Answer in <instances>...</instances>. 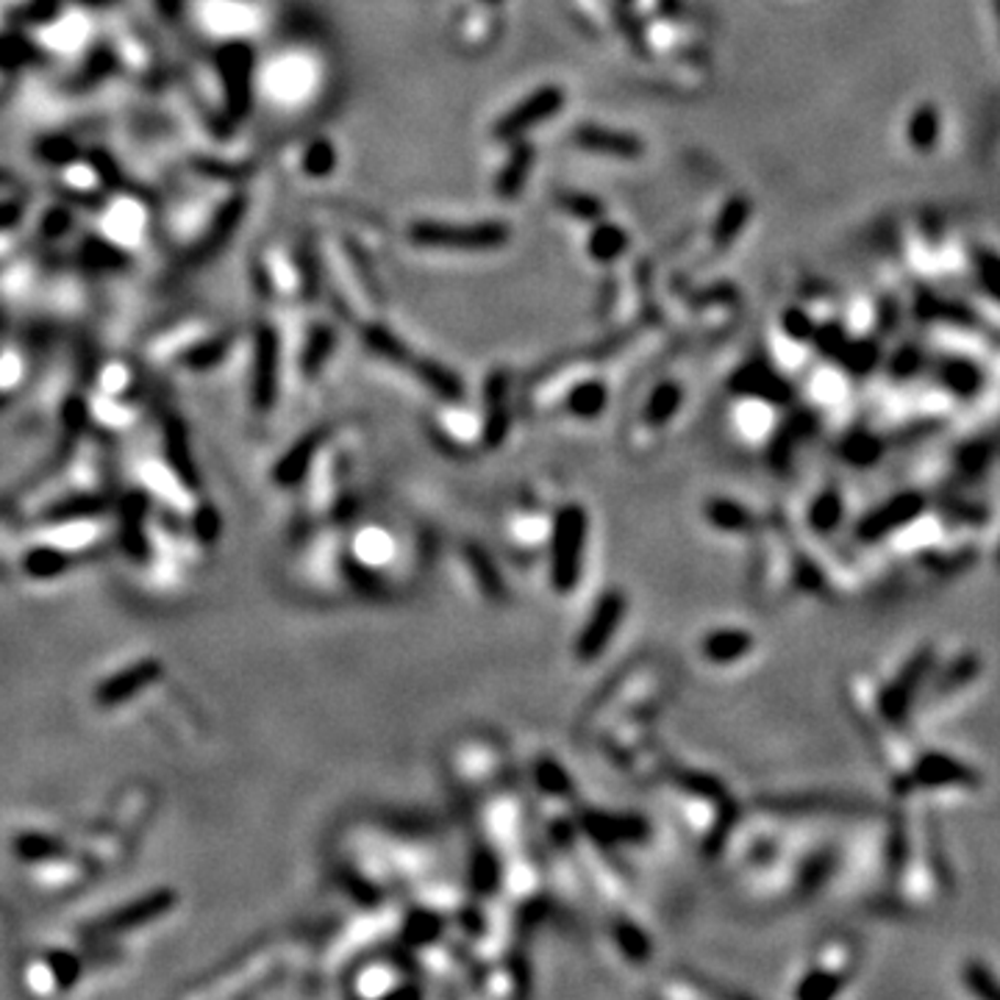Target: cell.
<instances>
[{
    "label": "cell",
    "mask_w": 1000,
    "mask_h": 1000,
    "mask_svg": "<svg viewBox=\"0 0 1000 1000\" xmlns=\"http://www.w3.org/2000/svg\"><path fill=\"white\" fill-rule=\"evenodd\" d=\"M925 512V497L920 492H898L889 501H883L881 506L865 515L856 526V537L861 542H878V539H887L889 534L901 531L906 528L909 523L917 520L920 515Z\"/></svg>",
    "instance_id": "7"
},
{
    "label": "cell",
    "mask_w": 1000,
    "mask_h": 1000,
    "mask_svg": "<svg viewBox=\"0 0 1000 1000\" xmlns=\"http://www.w3.org/2000/svg\"><path fill=\"white\" fill-rule=\"evenodd\" d=\"M837 359H843V364L850 373H867V370L876 367L878 351L872 342H848Z\"/></svg>",
    "instance_id": "25"
},
{
    "label": "cell",
    "mask_w": 1000,
    "mask_h": 1000,
    "mask_svg": "<svg viewBox=\"0 0 1000 1000\" xmlns=\"http://www.w3.org/2000/svg\"><path fill=\"white\" fill-rule=\"evenodd\" d=\"M978 275H981L983 287L1000 300V259L981 253V256H978Z\"/></svg>",
    "instance_id": "27"
},
{
    "label": "cell",
    "mask_w": 1000,
    "mask_h": 1000,
    "mask_svg": "<svg viewBox=\"0 0 1000 1000\" xmlns=\"http://www.w3.org/2000/svg\"><path fill=\"white\" fill-rule=\"evenodd\" d=\"M909 142L917 151H931L939 140V111L934 106H920L909 120Z\"/></svg>",
    "instance_id": "16"
},
{
    "label": "cell",
    "mask_w": 1000,
    "mask_h": 1000,
    "mask_svg": "<svg viewBox=\"0 0 1000 1000\" xmlns=\"http://www.w3.org/2000/svg\"><path fill=\"white\" fill-rule=\"evenodd\" d=\"M353 553H356L359 564L367 570H386L398 562V556L404 553V545L395 537V531L389 526L381 523H367L364 528L356 531V542H353Z\"/></svg>",
    "instance_id": "10"
},
{
    "label": "cell",
    "mask_w": 1000,
    "mask_h": 1000,
    "mask_svg": "<svg viewBox=\"0 0 1000 1000\" xmlns=\"http://www.w3.org/2000/svg\"><path fill=\"white\" fill-rule=\"evenodd\" d=\"M670 801L701 848L712 850L719 831L728 828V803L723 801L712 778L679 772L670 778Z\"/></svg>",
    "instance_id": "1"
},
{
    "label": "cell",
    "mask_w": 1000,
    "mask_h": 1000,
    "mask_svg": "<svg viewBox=\"0 0 1000 1000\" xmlns=\"http://www.w3.org/2000/svg\"><path fill=\"white\" fill-rule=\"evenodd\" d=\"M681 406V389L675 384H661L656 386V393L650 395L648 409H645V422L648 426H664L670 417L679 411Z\"/></svg>",
    "instance_id": "18"
},
{
    "label": "cell",
    "mask_w": 1000,
    "mask_h": 1000,
    "mask_svg": "<svg viewBox=\"0 0 1000 1000\" xmlns=\"http://www.w3.org/2000/svg\"><path fill=\"white\" fill-rule=\"evenodd\" d=\"M784 328L790 331V337H795V340H812V337H814L812 320H809L806 315H801V311H795V309H792L790 315L784 317Z\"/></svg>",
    "instance_id": "29"
},
{
    "label": "cell",
    "mask_w": 1000,
    "mask_h": 1000,
    "mask_svg": "<svg viewBox=\"0 0 1000 1000\" xmlns=\"http://www.w3.org/2000/svg\"><path fill=\"white\" fill-rule=\"evenodd\" d=\"M965 987L981 1000H1000V978L989 970L983 961H967L965 965Z\"/></svg>",
    "instance_id": "21"
},
{
    "label": "cell",
    "mask_w": 1000,
    "mask_h": 1000,
    "mask_svg": "<svg viewBox=\"0 0 1000 1000\" xmlns=\"http://www.w3.org/2000/svg\"><path fill=\"white\" fill-rule=\"evenodd\" d=\"M628 237L623 234L617 226L612 222H601L590 237V253L597 259V262H612V259L620 256L626 251Z\"/></svg>",
    "instance_id": "19"
},
{
    "label": "cell",
    "mask_w": 1000,
    "mask_h": 1000,
    "mask_svg": "<svg viewBox=\"0 0 1000 1000\" xmlns=\"http://www.w3.org/2000/svg\"><path fill=\"white\" fill-rule=\"evenodd\" d=\"M411 240L426 248H448V251H492L506 245L509 229L504 222H475V226H437V222H417L411 229Z\"/></svg>",
    "instance_id": "5"
},
{
    "label": "cell",
    "mask_w": 1000,
    "mask_h": 1000,
    "mask_svg": "<svg viewBox=\"0 0 1000 1000\" xmlns=\"http://www.w3.org/2000/svg\"><path fill=\"white\" fill-rule=\"evenodd\" d=\"M843 515H845L843 495H839L837 490H825L820 492L812 501V506H809V526L817 534H831L839 523H843Z\"/></svg>",
    "instance_id": "15"
},
{
    "label": "cell",
    "mask_w": 1000,
    "mask_h": 1000,
    "mask_svg": "<svg viewBox=\"0 0 1000 1000\" xmlns=\"http://www.w3.org/2000/svg\"><path fill=\"white\" fill-rule=\"evenodd\" d=\"M562 103H564V92L559 87L539 89L537 95H531L528 100H523L515 111H509V114H506V118L495 125V136L497 140H512V136H520L523 131H528L531 125L553 118L556 111L562 109Z\"/></svg>",
    "instance_id": "9"
},
{
    "label": "cell",
    "mask_w": 1000,
    "mask_h": 1000,
    "mask_svg": "<svg viewBox=\"0 0 1000 1000\" xmlns=\"http://www.w3.org/2000/svg\"><path fill=\"white\" fill-rule=\"evenodd\" d=\"M559 206L568 209L570 215L581 217V220H601L603 217V204L595 198H586V195H575V193H562L559 195Z\"/></svg>",
    "instance_id": "26"
},
{
    "label": "cell",
    "mask_w": 1000,
    "mask_h": 1000,
    "mask_svg": "<svg viewBox=\"0 0 1000 1000\" xmlns=\"http://www.w3.org/2000/svg\"><path fill=\"white\" fill-rule=\"evenodd\" d=\"M817 345L823 348V351H828L831 356H839V353H843V348L848 345V340H845V333H843V328H837V326H828V328H823V331H820V337H817Z\"/></svg>",
    "instance_id": "30"
},
{
    "label": "cell",
    "mask_w": 1000,
    "mask_h": 1000,
    "mask_svg": "<svg viewBox=\"0 0 1000 1000\" xmlns=\"http://www.w3.org/2000/svg\"><path fill=\"white\" fill-rule=\"evenodd\" d=\"M994 562H998V568H1000V545H998V556H994Z\"/></svg>",
    "instance_id": "31"
},
{
    "label": "cell",
    "mask_w": 1000,
    "mask_h": 1000,
    "mask_svg": "<svg viewBox=\"0 0 1000 1000\" xmlns=\"http://www.w3.org/2000/svg\"><path fill=\"white\" fill-rule=\"evenodd\" d=\"M920 367H923V356H920V351H914V348L901 351L895 356V362H892V373H895L898 378H909V375L917 373Z\"/></svg>",
    "instance_id": "28"
},
{
    "label": "cell",
    "mask_w": 1000,
    "mask_h": 1000,
    "mask_svg": "<svg viewBox=\"0 0 1000 1000\" xmlns=\"http://www.w3.org/2000/svg\"><path fill=\"white\" fill-rule=\"evenodd\" d=\"M586 542H590V515L581 504H564L553 512V531L548 542L550 584L562 595L573 592L586 564Z\"/></svg>",
    "instance_id": "2"
},
{
    "label": "cell",
    "mask_w": 1000,
    "mask_h": 1000,
    "mask_svg": "<svg viewBox=\"0 0 1000 1000\" xmlns=\"http://www.w3.org/2000/svg\"><path fill=\"white\" fill-rule=\"evenodd\" d=\"M573 140L581 147L595 153H608L617 158H637L642 153V142L631 134H620V131L597 129V125H581L573 131Z\"/></svg>",
    "instance_id": "12"
},
{
    "label": "cell",
    "mask_w": 1000,
    "mask_h": 1000,
    "mask_svg": "<svg viewBox=\"0 0 1000 1000\" xmlns=\"http://www.w3.org/2000/svg\"><path fill=\"white\" fill-rule=\"evenodd\" d=\"M906 778L909 790H942V787H978L981 776L965 761L939 750H928L912 765Z\"/></svg>",
    "instance_id": "8"
},
{
    "label": "cell",
    "mask_w": 1000,
    "mask_h": 1000,
    "mask_svg": "<svg viewBox=\"0 0 1000 1000\" xmlns=\"http://www.w3.org/2000/svg\"><path fill=\"white\" fill-rule=\"evenodd\" d=\"M550 531H553V512L542 501V492L520 497L501 520V537L517 559H537L539 553H545Z\"/></svg>",
    "instance_id": "3"
},
{
    "label": "cell",
    "mask_w": 1000,
    "mask_h": 1000,
    "mask_svg": "<svg viewBox=\"0 0 1000 1000\" xmlns=\"http://www.w3.org/2000/svg\"><path fill=\"white\" fill-rule=\"evenodd\" d=\"M623 612H626V597L623 595L603 597V603L597 606L595 615H592L590 628H586L584 637H581L579 653H584V656L603 653V650H606L608 637L615 634L617 623H620Z\"/></svg>",
    "instance_id": "11"
},
{
    "label": "cell",
    "mask_w": 1000,
    "mask_h": 1000,
    "mask_svg": "<svg viewBox=\"0 0 1000 1000\" xmlns=\"http://www.w3.org/2000/svg\"><path fill=\"white\" fill-rule=\"evenodd\" d=\"M843 457L848 459L850 464L867 468V464H872L878 457H881V439H876L872 433H867V431L850 433V437L843 442Z\"/></svg>",
    "instance_id": "23"
},
{
    "label": "cell",
    "mask_w": 1000,
    "mask_h": 1000,
    "mask_svg": "<svg viewBox=\"0 0 1000 1000\" xmlns=\"http://www.w3.org/2000/svg\"><path fill=\"white\" fill-rule=\"evenodd\" d=\"M531 162H534L531 147L517 145L515 156L509 158V164H506V171L501 173V182H497V193L506 195V198H509V195H515L517 189L523 187V182H526V173L531 171Z\"/></svg>",
    "instance_id": "20"
},
{
    "label": "cell",
    "mask_w": 1000,
    "mask_h": 1000,
    "mask_svg": "<svg viewBox=\"0 0 1000 1000\" xmlns=\"http://www.w3.org/2000/svg\"><path fill=\"white\" fill-rule=\"evenodd\" d=\"M936 378L959 398H972L981 389V370L967 359H942L936 364Z\"/></svg>",
    "instance_id": "13"
},
{
    "label": "cell",
    "mask_w": 1000,
    "mask_h": 1000,
    "mask_svg": "<svg viewBox=\"0 0 1000 1000\" xmlns=\"http://www.w3.org/2000/svg\"><path fill=\"white\" fill-rule=\"evenodd\" d=\"M564 406H568V411H573V415L579 417L601 415L603 406H606V386L597 384V381H584V384H579L573 393L568 395Z\"/></svg>",
    "instance_id": "17"
},
{
    "label": "cell",
    "mask_w": 1000,
    "mask_h": 1000,
    "mask_svg": "<svg viewBox=\"0 0 1000 1000\" xmlns=\"http://www.w3.org/2000/svg\"><path fill=\"white\" fill-rule=\"evenodd\" d=\"M695 653L706 670H734L737 664L754 661L759 639L743 626H712L697 637Z\"/></svg>",
    "instance_id": "6"
},
{
    "label": "cell",
    "mask_w": 1000,
    "mask_h": 1000,
    "mask_svg": "<svg viewBox=\"0 0 1000 1000\" xmlns=\"http://www.w3.org/2000/svg\"><path fill=\"white\" fill-rule=\"evenodd\" d=\"M748 211H750V206H748V200H745V198L732 200V204L726 206V211L719 215L717 229H714V242H717L719 248L726 245L728 240H734V237H737L739 231H743L745 220H748Z\"/></svg>",
    "instance_id": "24"
},
{
    "label": "cell",
    "mask_w": 1000,
    "mask_h": 1000,
    "mask_svg": "<svg viewBox=\"0 0 1000 1000\" xmlns=\"http://www.w3.org/2000/svg\"><path fill=\"white\" fill-rule=\"evenodd\" d=\"M486 3H501V0H486Z\"/></svg>",
    "instance_id": "32"
},
{
    "label": "cell",
    "mask_w": 1000,
    "mask_h": 1000,
    "mask_svg": "<svg viewBox=\"0 0 1000 1000\" xmlns=\"http://www.w3.org/2000/svg\"><path fill=\"white\" fill-rule=\"evenodd\" d=\"M978 673H981V659H978V656L972 653L959 656V659H954L948 667H942L939 673H936L934 684H931V697L939 701V697L950 695V692L959 690V686L970 684Z\"/></svg>",
    "instance_id": "14"
},
{
    "label": "cell",
    "mask_w": 1000,
    "mask_h": 1000,
    "mask_svg": "<svg viewBox=\"0 0 1000 1000\" xmlns=\"http://www.w3.org/2000/svg\"><path fill=\"white\" fill-rule=\"evenodd\" d=\"M936 653L931 648H920L906 664L901 667V673L889 681L878 695V714L887 719L889 726H901L903 719L912 712L914 701H917L920 690H923L925 679L934 670Z\"/></svg>",
    "instance_id": "4"
},
{
    "label": "cell",
    "mask_w": 1000,
    "mask_h": 1000,
    "mask_svg": "<svg viewBox=\"0 0 1000 1000\" xmlns=\"http://www.w3.org/2000/svg\"><path fill=\"white\" fill-rule=\"evenodd\" d=\"M920 317H925V320L956 322V326H976V317H972L970 309H965V306L945 304V300H939V298H928V295L920 298Z\"/></svg>",
    "instance_id": "22"
}]
</instances>
